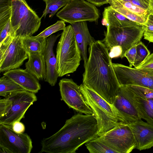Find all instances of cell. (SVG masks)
<instances>
[{
    "mask_svg": "<svg viewBox=\"0 0 153 153\" xmlns=\"http://www.w3.org/2000/svg\"><path fill=\"white\" fill-rule=\"evenodd\" d=\"M68 1H73V0H67Z\"/></svg>",
    "mask_w": 153,
    "mask_h": 153,
    "instance_id": "cell-43",
    "label": "cell"
},
{
    "mask_svg": "<svg viewBox=\"0 0 153 153\" xmlns=\"http://www.w3.org/2000/svg\"><path fill=\"white\" fill-rule=\"evenodd\" d=\"M145 30V26L142 25L123 27H109L102 41L109 51L115 46L121 47L122 53L120 58H123L128 50L140 41Z\"/></svg>",
    "mask_w": 153,
    "mask_h": 153,
    "instance_id": "cell-6",
    "label": "cell"
},
{
    "mask_svg": "<svg viewBox=\"0 0 153 153\" xmlns=\"http://www.w3.org/2000/svg\"><path fill=\"white\" fill-rule=\"evenodd\" d=\"M125 123L129 125L141 119L126 85H120L113 104Z\"/></svg>",
    "mask_w": 153,
    "mask_h": 153,
    "instance_id": "cell-14",
    "label": "cell"
},
{
    "mask_svg": "<svg viewBox=\"0 0 153 153\" xmlns=\"http://www.w3.org/2000/svg\"><path fill=\"white\" fill-rule=\"evenodd\" d=\"M89 56L84 64L82 84L113 104L120 85L116 76L109 50L100 40L89 46Z\"/></svg>",
    "mask_w": 153,
    "mask_h": 153,
    "instance_id": "cell-1",
    "label": "cell"
},
{
    "mask_svg": "<svg viewBox=\"0 0 153 153\" xmlns=\"http://www.w3.org/2000/svg\"><path fill=\"white\" fill-rule=\"evenodd\" d=\"M148 11L149 14L153 15V0H150Z\"/></svg>",
    "mask_w": 153,
    "mask_h": 153,
    "instance_id": "cell-41",
    "label": "cell"
},
{
    "mask_svg": "<svg viewBox=\"0 0 153 153\" xmlns=\"http://www.w3.org/2000/svg\"><path fill=\"white\" fill-rule=\"evenodd\" d=\"M28 59L25 63V69L39 80H45L46 78V64L44 56L41 53H27Z\"/></svg>",
    "mask_w": 153,
    "mask_h": 153,
    "instance_id": "cell-19",
    "label": "cell"
},
{
    "mask_svg": "<svg viewBox=\"0 0 153 153\" xmlns=\"http://www.w3.org/2000/svg\"><path fill=\"white\" fill-rule=\"evenodd\" d=\"M102 14V24L107 27H123L141 25L128 19L111 5L105 8Z\"/></svg>",
    "mask_w": 153,
    "mask_h": 153,
    "instance_id": "cell-20",
    "label": "cell"
},
{
    "mask_svg": "<svg viewBox=\"0 0 153 153\" xmlns=\"http://www.w3.org/2000/svg\"><path fill=\"white\" fill-rule=\"evenodd\" d=\"M136 54V45L131 48L125 53L124 57H126L128 60L129 63V67H132L133 66Z\"/></svg>",
    "mask_w": 153,
    "mask_h": 153,
    "instance_id": "cell-35",
    "label": "cell"
},
{
    "mask_svg": "<svg viewBox=\"0 0 153 153\" xmlns=\"http://www.w3.org/2000/svg\"><path fill=\"white\" fill-rule=\"evenodd\" d=\"M150 0H110V5L123 6L140 16L148 18Z\"/></svg>",
    "mask_w": 153,
    "mask_h": 153,
    "instance_id": "cell-21",
    "label": "cell"
},
{
    "mask_svg": "<svg viewBox=\"0 0 153 153\" xmlns=\"http://www.w3.org/2000/svg\"><path fill=\"white\" fill-rule=\"evenodd\" d=\"M59 85L61 100L70 108L85 114H94L92 109L86 103L79 86L72 79H62Z\"/></svg>",
    "mask_w": 153,
    "mask_h": 153,
    "instance_id": "cell-11",
    "label": "cell"
},
{
    "mask_svg": "<svg viewBox=\"0 0 153 153\" xmlns=\"http://www.w3.org/2000/svg\"><path fill=\"white\" fill-rule=\"evenodd\" d=\"M126 85L132 94L136 97L144 99L153 98V90L137 85Z\"/></svg>",
    "mask_w": 153,
    "mask_h": 153,
    "instance_id": "cell-28",
    "label": "cell"
},
{
    "mask_svg": "<svg viewBox=\"0 0 153 153\" xmlns=\"http://www.w3.org/2000/svg\"><path fill=\"white\" fill-rule=\"evenodd\" d=\"M25 90L10 79L4 75L0 78V96L5 97L8 94Z\"/></svg>",
    "mask_w": 153,
    "mask_h": 153,
    "instance_id": "cell-24",
    "label": "cell"
},
{
    "mask_svg": "<svg viewBox=\"0 0 153 153\" xmlns=\"http://www.w3.org/2000/svg\"><path fill=\"white\" fill-rule=\"evenodd\" d=\"M11 126L13 131L17 133H24L25 131V126L24 124L20 121L14 122Z\"/></svg>",
    "mask_w": 153,
    "mask_h": 153,
    "instance_id": "cell-37",
    "label": "cell"
},
{
    "mask_svg": "<svg viewBox=\"0 0 153 153\" xmlns=\"http://www.w3.org/2000/svg\"><path fill=\"white\" fill-rule=\"evenodd\" d=\"M128 125L134 137L137 149L142 150L153 147V124L141 119Z\"/></svg>",
    "mask_w": 153,
    "mask_h": 153,
    "instance_id": "cell-15",
    "label": "cell"
},
{
    "mask_svg": "<svg viewBox=\"0 0 153 153\" xmlns=\"http://www.w3.org/2000/svg\"><path fill=\"white\" fill-rule=\"evenodd\" d=\"M109 51V55L111 59L117 57H120L122 55V49L120 46L113 47Z\"/></svg>",
    "mask_w": 153,
    "mask_h": 153,
    "instance_id": "cell-36",
    "label": "cell"
},
{
    "mask_svg": "<svg viewBox=\"0 0 153 153\" xmlns=\"http://www.w3.org/2000/svg\"><path fill=\"white\" fill-rule=\"evenodd\" d=\"M95 115L72 116L56 133L42 140L39 152L75 153L84 144L98 137Z\"/></svg>",
    "mask_w": 153,
    "mask_h": 153,
    "instance_id": "cell-2",
    "label": "cell"
},
{
    "mask_svg": "<svg viewBox=\"0 0 153 153\" xmlns=\"http://www.w3.org/2000/svg\"><path fill=\"white\" fill-rule=\"evenodd\" d=\"M0 145L10 153H30L33 148L32 140L26 133H18L12 126L0 124Z\"/></svg>",
    "mask_w": 153,
    "mask_h": 153,
    "instance_id": "cell-12",
    "label": "cell"
},
{
    "mask_svg": "<svg viewBox=\"0 0 153 153\" xmlns=\"http://www.w3.org/2000/svg\"><path fill=\"white\" fill-rule=\"evenodd\" d=\"M117 152L129 153L137 145L132 132L129 125L118 124L102 135L95 138Z\"/></svg>",
    "mask_w": 153,
    "mask_h": 153,
    "instance_id": "cell-8",
    "label": "cell"
},
{
    "mask_svg": "<svg viewBox=\"0 0 153 153\" xmlns=\"http://www.w3.org/2000/svg\"><path fill=\"white\" fill-rule=\"evenodd\" d=\"M56 15L65 22L71 24L87 21L97 23L100 17L99 11L95 5L84 0L68 1Z\"/></svg>",
    "mask_w": 153,
    "mask_h": 153,
    "instance_id": "cell-7",
    "label": "cell"
},
{
    "mask_svg": "<svg viewBox=\"0 0 153 153\" xmlns=\"http://www.w3.org/2000/svg\"><path fill=\"white\" fill-rule=\"evenodd\" d=\"M94 5L100 6L105 4L108 3L110 0H86Z\"/></svg>",
    "mask_w": 153,
    "mask_h": 153,
    "instance_id": "cell-39",
    "label": "cell"
},
{
    "mask_svg": "<svg viewBox=\"0 0 153 153\" xmlns=\"http://www.w3.org/2000/svg\"><path fill=\"white\" fill-rule=\"evenodd\" d=\"M46 4L45 8L40 18L45 17L49 14V17L53 16L59 10L65 6L67 3V0H43Z\"/></svg>",
    "mask_w": 153,
    "mask_h": 153,
    "instance_id": "cell-25",
    "label": "cell"
},
{
    "mask_svg": "<svg viewBox=\"0 0 153 153\" xmlns=\"http://www.w3.org/2000/svg\"><path fill=\"white\" fill-rule=\"evenodd\" d=\"M79 88L86 103L94 113L97 123L98 137L118 124L125 123L113 104L82 84L79 85Z\"/></svg>",
    "mask_w": 153,
    "mask_h": 153,
    "instance_id": "cell-3",
    "label": "cell"
},
{
    "mask_svg": "<svg viewBox=\"0 0 153 153\" xmlns=\"http://www.w3.org/2000/svg\"><path fill=\"white\" fill-rule=\"evenodd\" d=\"M111 6L128 19L141 25H145L147 18L142 17L137 15L123 6L116 5Z\"/></svg>",
    "mask_w": 153,
    "mask_h": 153,
    "instance_id": "cell-29",
    "label": "cell"
},
{
    "mask_svg": "<svg viewBox=\"0 0 153 153\" xmlns=\"http://www.w3.org/2000/svg\"><path fill=\"white\" fill-rule=\"evenodd\" d=\"M77 44L79 48L84 64L87 61V48L96 40L90 34L86 21L74 22L71 24Z\"/></svg>",
    "mask_w": 153,
    "mask_h": 153,
    "instance_id": "cell-18",
    "label": "cell"
},
{
    "mask_svg": "<svg viewBox=\"0 0 153 153\" xmlns=\"http://www.w3.org/2000/svg\"><path fill=\"white\" fill-rule=\"evenodd\" d=\"M10 35L15 36L12 32L10 19L1 29H0V44Z\"/></svg>",
    "mask_w": 153,
    "mask_h": 153,
    "instance_id": "cell-34",
    "label": "cell"
},
{
    "mask_svg": "<svg viewBox=\"0 0 153 153\" xmlns=\"http://www.w3.org/2000/svg\"><path fill=\"white\" fill-rule=\"evenodd\" d=\"M65 27V22L62 20H59L55 24L45 29L36 36L47 38L54 33L59 30H63Z\"/></svg>",
    "mask_w": 153,
    "mask_h": 153,
    "instance_id": "cell-31",
    "label": "cell"
},
{
    "mask_svg": "<svg viewBox=\"0 0 153 153\" xmlns=\"http://www.w3.org/2000/svg\"><path fill=\"white\" fill-rule=\"evenodd\" d=\"M61 35L56 56L59 77L75 71L82 59L72 25L66 27Z\"/></svg>",
    "mask_w": 153,
    "mask_h": 153,
    "instance_id": "cell-4",
    "label": "cell"
},
{
    "mask_svg": "<svg viewBox=\"0 0 153 153\" xmlns=\"http://www.w3.org/2000/svg\"><path fill=\"white\" fill-rule=\"evenodd\" d=\"M112 64L120 85H137L153 90V76L135 68L119 63Z\"/></svg>",
    "mask_w": 153,
    "mask_h": 153,
    "instance_id": "cell-13",
    "label": "cell"
},
{
    "mask_svg": "<svg viewBox=\"0 0 153 153\" xmlns=\"http://www.w3.org/2000/svg\"><path fill=\"white\" fill-rule=\"evenodd\" d=\"M28 56L22 38L15 36L0 44V72L19 68Z\"/></svg>",
    "mask_w": 153,
    "mask_h": 153,
    "instance_id": "cell-9",
    "label": "cell"
},
{
    "mask_svg": "<svg viewBox=\"0 0 153 153\" xmlns=\"http://www.w3.org/2000/svg\"><path fill=\"white\" fill-rule=\"evenodd\" d=\"M145 31H153V15L149 14L145 25Z\"/></svg>",
    "mask_w": 153,
    "mask_h": 153,
    "instance_id": "cell-38",
    "label": "cell"
},
{
    "mask_svg": "<svg viewBox=\"0 0 153 153\" xmlns=\"http://www.w3.org/2000/svg\"><path fill=\"white\" fill-rule=\"evenodd\" d=\"M11 99L7 97L0 100V118L6 115L10 110L12 105Z\"/></svg>",
    "mask_w": 153,
    "mask_h": 153,
    "instance_id": "cell-33",
    "label": "cell"
},
{
    "mask_svg": "<svg viewBox=\"0 0 153 153\" xmlns=\"http://www.w3.org/2000/svg\"><path fill=\"white\" fill-rule=\"evenodd\" d=\"M144 39L149 42L153 43V31H144Z\"/></svg>",
    "mask_w": 153,
    "mask_h": 153,
    "instance_id": "cell-40",
    "label": "cell"
},
{
    "mask_svg": "<svg viewBox=\"0 0 153 153\" xmlns=\"http://www.w3.org/2000/svg\"><path fill=\"white\" fill-rule=\"evenodd\" d=\"M10 153V152L6 148L0 145V153Z\"/></svg>",
    "mask_w": 153,
    "mask_h": 153,
    "instance_id": "cell-42",
    "label": "cell"
},
{
    "mask_svg": "<svg viewBox=\"0 0 153 153\" xmlns=\"http://www.w3.org/2000/svg\"><path fill=\"white\" fill-rule=\"evenodd\" d=\"M12 15L10 23L15 36H32L39 29L41 18L25 0H11Z\"/></svg>",
    "mask_w": 153,
    "mask_h": 153,
    "instance_id": "cell-5",
    "label": "cell"
},
{
    "mask_svg": "<svg viewBox=\"0 0 153 153\" xmlns=\"http://www.w3.org/2000/svg\"><path fill=\"white\" fill-rule=\"evenodd\" d=\"M60 35H52L47 38L46 47L43 53L45 61L47 71L46 78L45 81L52 86L56 85L59 77L56 59L53 52V48Z\"/></svg>",
    "mask_w": 153,
    "mask_h": 153,
    "instance_id": "cell-17",
    "label": "cell"
},
{
    "mask_svg": "<svg viewBox=\"0 0 153 153\" xmlns=\"http://www.w3.org/2000/svg\"><path fill=\"white\" fill-rule=\"evenodd\" d=\"M85 145L91 153H117L104 143L95 139L86 143Z\"/></svg>",
    "mask_w": 153,
    "mask_h": 153,
    "instance_id": "cell-26",
    "label": "cell"
},
{
    "mask_svg": "<svg viewBox=\"0 0 153 153\" xmlns=\"http://www.w3.org/2000/svg\"><path fill=\"white\" fill-rule=\"evenodd\" d=\"M137 54L133 66H138L150 54V52L141 41L136 45Z\"/></svg>",
    "mask_w": 153,
    "mask_h": 153,
    "instance_id": "cell-30",
    "label": "cell"
},
{
    "mask_svg": "<svg viewBox=\"0 0 153 153\" xmlns=\"http://www.w3.org/2000/svg\"><path fill=\"white\" fill-rule=\"evenodd\" d=\"M24 46L28 53L29 52H44L47 44V38L36 36L22 38Z\"/></svg>",
    "mask_w": 153,
    "mask_h": 153,
    "instance_id": "cell-23",
    "label": "cell"
},
{
    "mask_svg": "<svg viewBox=\"0 0 153 153\" xmlns=\"http://www.w3.org/2000/svg\"><path fill=\"white\" fill-rule=\"evenodd\" d=\"M135 68L153 76V52L150 54L141 64Z\"/></svg>",
    "mask_w": 153,
    "mask_h": 153,
    "instance_id": "cell-32",
    "label": "cell"
},
{
    "mask_svg": "<svg viewBox=\"0 0 153 153\" xmlns=\"http://www.w3.org/2000/svg\"><path fill=\"white\" fill-rule=\"evenodd\" d=\"M130 92L140 117L153 124V98L147 99L139 98L134 97Z\"/></svg>",
    "mask_w": 153,
    "mask_h": 153,
    "instance_id": "cell-22",
    "label": "cell"
},
{
    "mask_svg": "<svg viewBox=\"0 0 153 153\" xmlns=\"http://www.w3.org/2000/svg\"><path fill=\"white\" fill-rule=\"evenodd\" d=\"M5 97L11 99L12 105L7 114L0 118V124L11 126L24 117L28 109L37 100L35 93L25 90L9 93Z\"/></svg>",
    "mask_w": 153,
    "mask_h": 153,
    "instance_id": "cell-10",
    "label": "cell"
},
{
    "mask_svg": "<svg viewBox=\"0 0 153 153\" xmlns=\"http://www.w3.org/2000/svg\"><path fill=\"white\" fill-rule=\"evenodd\" d=\"M12 15L11 0H0V29L10 19Z\"/></svg>",
    "mask_w": 153,
    "mask_h": 153,
    "instance_id": "cell-27",
    "label": "cell"
},
{
    "mask_svg": "<svg viewBox=\"0 0 153 153\" xmlns=\"http://www.w3.org/2000/svg\"><path fill=\"white\" fill-rule=\"evenodd\" d=\"M4 75L25 90L36 93L41 89L39 80L25 69L18 68L5 72Z\"/></svg>",
    "mask_w": 153,
    "mask_h": 153,
    "instance_id": "cell-16",
    "label": "cell"
}]
</instances>
